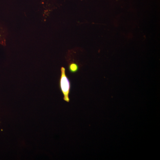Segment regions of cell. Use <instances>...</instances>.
<instances>
[{
	"label": "cell",
	"mask_w": 160,
	"mask_h": 160,
	"mask_svg": "<svg viewBox=\"0 0 160 160\" xmlns=\"http://www.w3.org/2000/svg\"><path fill=\"white\" fill-rule=\"evenodd\" d=\"M69 69L71 73H74L79 70V66L77 64L74 62L71 63L69 65Z\"/></svg>",
	"instance_id": "obj_2"
},
{
	"label": "cell",
	"mask_w": 160,
	"mask_h": 160,
	"mask_svg": "<svg viewBox=\"0 0 160 160\" xmlns=\"http://www.w3.org/2000/svg\"><path fill=\"white\" fill-rule=\"evenodd\" d=\"M59 86L60 89L64 96V101L69 102L70 101L69 94L71 88L70 81L66 76V69L64 67L61 68V76L60 78Z\"/></svg>",
	"instance_id": "obj_1"
}]
</instances>
